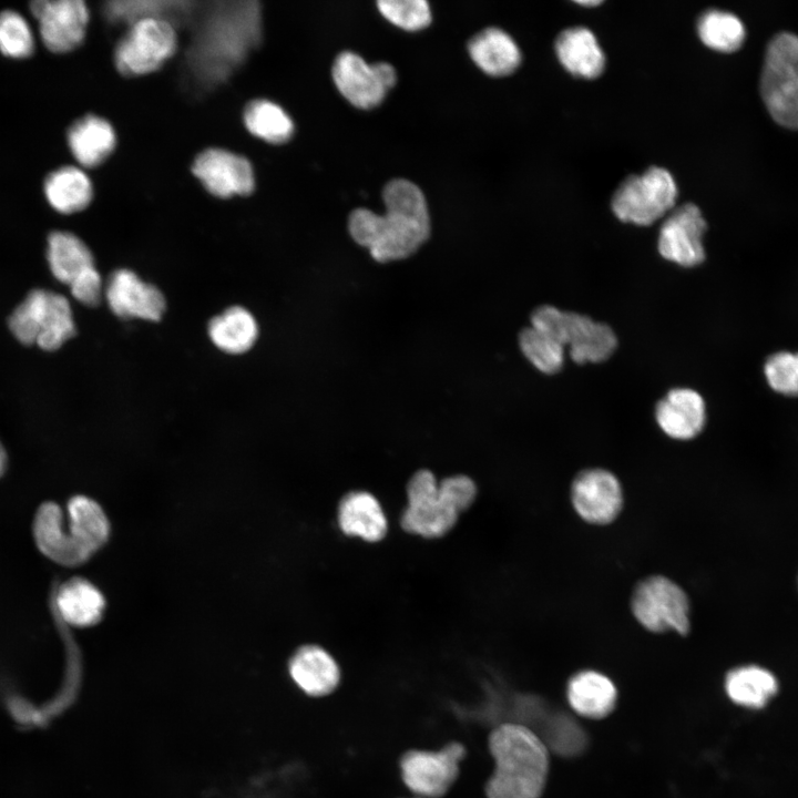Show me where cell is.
Listing matches in <instances>:
<instances>
[{
	"instance_id": "9a60e30c",
	"label": "cell",
	"mask_w": 798,
	"mask_h": 798,
	"mask_svg": "<svg viewBox=\"0 0 798 798\" xmlns=\"http://www.w3.org/2000/svg\"><path fill=\"white\" fill-rule=\"evenodd\" d=\"M30 10L38 20L44 45L63 53L76 48L84 39L89 10L82 0H35Z\"/></svg>"
},
{
	"instance_id": "ffe728a7",
	"label": "cell",
	"mask_w": 798,
	"mask_h": 798,
	"mask_svg": "<svg viewBox=\"0 0 798 798\" xmlns=\"http://www.w3.org/2000/svg\"><path fill=\"white\" fill-rule=\"evenodd\" d=\"M655 420L668 438L688 441L696 438L706 423L703 397L690 388L671 389L656 405Z\"/></svg>"
},
{
	"instance_id": "5b68a950",
	"label": "cell",
	"mask_w": 798,
	"mask_h": 798,
	"mask_svg": "<svg viewBox=\"0 0 798 798\" xmlns=\"http://www.w3.org/2000/svg\"><path fill=\"white\" fill-rule=\"evenodd\" d=\"M467 757L468 748L456 739L438 748H408L397 761L400 784L411 796L444 798L459 781Z\"/></svg>"
},
{
	"instance_id": "d590c367",
	"label": "cell",
	"mask_w": 798,
	"mask_h": 798,
	"mask_svg": "<svg viewBox=\"0 0 798 798\" xmlns=\"http://www.w3.org/2000/svg\"><path fill=\"white\" fill-rule=\"evenodd\" d=\"M548 745L562 756H575L586 745V736L581 726L564 714L552 716L544 726Z\"/></svg>"
},
{
	"instance_id": "8d00e7d4",
	"label": "cell",
	"mask_w": 798,
	"mask_h": 798,
	"mask_svg": "<svg viewBox=\"0 0 798 798\" xmlns=\"http://www.w3.org/2000/svg\"><path fill=\"white\" fill-rule=\"evenodd\" d=\"M377 7L392 24L408 31L427 28L431 22L430 7L424 0H379Z\"/></svg>"
},
{
	"instance_id": "7a4b0ae2",
	"label": "cell",
	"mask_w": 798,
	"mask_h": 798,
	"mask_svg": "<svg viewBox=\"0 0 798 798\" xmlns=\"http://www.w3.org/2000/svg\"><path fill=\"white\" fill-rule=\"evenodd\" d=\"M492 773L483 786L485 798H540L549 771L545 744L528 726L504 722L489 733Z\"/></svg>"
},
{
	"instance_id": "2e32d148",
	"label": "cell",
	"mask_w": 798,
	"mask_h": 798,
	"mask_svg": "<svg viewBox=\"0 0 798 798\" xmlns=\"http://www.w3.org/2000/svg\"><path fill=\"white\" fill-rule=\"evenodd\" d=\"M192 171L211 194L221 198L247 195L255 186L249 161L223 149H208L200 153Z\"/></svg>"
},
{
	"instance_id": "277c9868",
	"label": "cell",
	"mask_w": 798,
	"mask_h": 798,
	"mask_svg": "<svg viewBox=\"0 0 798 798\" xmlns=\"http://www.w3.org/2000/svg\"><path fill=\"white\" fill-rule=\"evenodd\" d=\"M259 10L255 2L227 10L207 25L196 50L201 70L213 80L222 79L256 44Z\"/></svg>"
},
{
	"instance_id": "4fadbf2b",
	"label": "cell",
	"mask_w": 798,
	"mask_h": 798,
	"mask_svg": "<svg viewBox=\"0 0 798 798\" xmlns=\"http://www.w3.org/2000/svg\"><path fill=\"white\" fill-rule=\"evenodd\" d=\"M331 75L342 96L364 110L378 106L397 82V73L391 64H369L351 51L340 52L336 57Z\"/></svg>"
},
{
	"instance_id": "b9f144b4",
	"label": "cell",
	"mask_w": 798,
	"mask_h": 798,
	"mask_svg": "<svg viewBox=\"0 0 798 798\" xmlns=\"http://www.w3.org/2000/svg\"><path fill=\"white\" fill-rule=\"evenodd\" d=\"M7 463H8L7 453L0 442V477L4 473V471L7 469Z\"/></svg>"
},
{
	"instance_id": "60d3db41",
	"label": "cell",
	"mask_w": 798,
	"mask_h": 798,
	"mask_svg": "<svg viewBox=\"0 0 798 798\" xmlns=\"http://www.w3.org/2000/svg\"><path fill=\"white\" fill-rule=\"evenodd\" d=\"M70 290L80 303L86 306H96L102 296L101 275L95 268L75 282Z\"/></svg>"
},
{
	"instance_id": "5bb4252c",
	"label": "cell",
	"mask_w": 798,
	"mask_h": 798,
	"mask_svg": "<svg viewBox=\"0 0 798 798\" xmlns=\"http://www.w3.org/2000/svg\"><path fill=\"white\" fill-rule=\"evenodd\" d=\"M707 228L702 211L686 203L669 212L658 234L661 256L682 267H695L705 259L703 235Z\"/></svg>"
},
{
	"instance_id": "4316f807",
	"label": "cell",
	"mask_w": 798,
	"mask_h": 798,
	"mask_svg": "<svg viewBox=\"0 0 798 798\" xmlns=\"http://www.w3.org/2000/svg\"><path fill=\"white\" fill-rule=\"evenodd\" d=\"M468 50L473 62L487 74L504 76L521 63V51L502 29L491 27L473 35Z\"/></svg>"
},
{
	"instance_id": "74e56055",
	"label": "cell",
	"mask_w": 798,
	"mask_h": 798,
	"mask_svg": "<svg viewBox=\"0 0 798 798\" xmlns=\"http://www.w3.org/2000/svg\"><path fill=\"white\" fill-rule=\"evenodd\" d=\"M764 375L774 391L785 396H798V351H778L770 355L765 361Z\"/></svg>"
},
{
	"instance_id": "44dd1931",
	"label": "cell",
	"mask_w": 798,
	"mask_h": 798,
	"mask_svg": "<svg viewBox=\"0 0 798 798\" xmlns=\"http://www.w3.org/2000/svg\"><path fill=\"white\" fill-rule=\"evenodd\" d=\"M336 516L346 536L376 543L388 533V519L380 501L365 490L347 492L338 502Z\"/></svg>"
},
{
	"instance_id": "f35d334b",
	"label": "cell",
	"mask_w": 798,
	"mask_h": 798,
	"mask_svg": "<svg viewBox=\"0 0 798 798\" xmlns=\"http://www.w3.org/2000/svg\"><path fill=\"white\" fill-rule=\"evenodd\" d=\"M168 2L158 1H113L108 4V16L114 21L134 22L145 18H161L157 13L163 12Z\"/></svg>"
},
{
	"instance_id": "7c38bea8",
	"label": "cell",
	"mask_w": 798,
	"mask_h": 798,
	"mask_svg": "<svg viewBox=\"0 0 798 798\" xmlns=\"http://www.w3.org/2000/svg\"><path fill=\"white\" fill-rule=\"evenodd\" d=\"M176 44V32L167 20L156 17L139 20L115 48L116 69L127 76L151 73L174 54Z\"/></svg>"
},
{
	"instance_id": "ba28073f",
	"label": "cell",
	"mask_w": 798,
	"mask_h": 798,
	"mask_svg": "<svg viewBox=\"0 0 798 798\" xmlns=\"http://www.w3.org/2000/svg\"><path fill=\"white\" fill-rule=\"evenodd\" d=\"M14 337L24 345L35 344L43 350L60 348L75 334L69 300L57 293L34 289L9 318Z\"/></svg>"
},
{
	"instance_id": "e0dca14e",
	"label": "cell",
	"mask_w": 798,
	"mask_h": 798,
	"mask_svg": "<svg viewBox=\"0 0 798 798\" xmlns=\"http://www.w3.org/2000/svg\"><path fill=\"white\" fill-rule=\"evenodd\" d=\"M105 297L111 310L124 319L157 321L165 310V298L162 293L155 286L140 279L132 270L124 268L110 275Z\"/></svg>"
},
{
	"instance_id": "8fae6325",
	"label": "cell",
	"mask_w": 798,
	"mask_h": 798,
	"mask_svg": "<svg viewBox=\"0 0 798 798\" xmlns=\"http://www.w3.org/2000/svg\"><path fill=\"white\" fill-rule=\"evenodd\" d=\"M569 502L574 514L592 526H607L617 521L625 507V490L620 478L603 467L580 470L569 487Z\"/></svg>"
},
{
	"instance_id": "4dcf8cb0",
	"label": "cell",
	"mask_w": 798,
	"mask_h": 798,
	"mask_svg": "<svg viewBox=\"0 0 798 798\" xmlns=\"http://www.w3.org/2000/svg\"><path fill=\"white\" fill-rule=\"evenodd\" d=\"M208 336L221 350L239 355L249 350L255 344L258 326L247 309L234 306L211 319Z\"/></svg>"
},
{
	"instance_id": "52a82bcc",
	"label": "cell",
	"mask_w": 798,
	"mask_h": 798,
	"mask_svg": "<svg viewBox=\"0 0 798 798\" xmlns=\"http://www.w3.org/2000/svg\"><path fill=\"white\" fill-rule=\"evenodd\" d=\"M763 100L780 124L798 129V35L776 33L767 44L760 76Z\"/></svg>"
},
{
	"instance_id": "30bf717a",
	"label": "cell",
	"mask_w": 798,
	"mask_h": 798,
	"mask_svg": "<svg viewBox=\"0 0 798 798\" xmlns=\"http://www.w3.org/2000/svg\"><path fill=\"white\" fill-rule=\"evenodd\" d=\"M677 197L672 174L658 166L625 178L612 197V209L626 223L647 226L671 212Z\"/></svg>"
},
{
	"instance_id": "8992f818",
	"label": "cell",
	"mask_w": 798,
	"mask_h": 798,
	"mask_svg": "<svg viewBox=\"0 0 798 798\" xmlns=\"http://www.w3.org/2000/svg\"><path fill=\"white\" fill-rule=\"evenodd\" d=\"M531 326L555 338L576 364L602 362L617 347L613 329L574 311H564L551 305H542L531 314Z\"/></svg>"
},
{
	"instance_id": "e575fe53",
	"label": "cell",
	"mask_w": 798,
	"mask_h": 798,
	"mask_svg": "<svg viewBox=\"0 0 798 798\" xmlns=\"http://www.w3.org/2000/svg\"><path fill=\"white\" fill-rule=\"evenodd\" d=\"M34 50L33 32L22 14L13 10L0 13V51L10 58H25Z\"/></svg>"
},
{
	"instance_id": "7bdbcfd3",
	"label": "cell",
	"mask_w": 798,
	"mask_h": 798,
	"mask_svg": "<svg viewBox=\"0 0 798 798\" xmlns=\"http://www.w3.org/2000/svg\"><path fill=\"white\" fill-rule=\"evenodd\" d=\"M577 3H580V4H582V6L592 7V6L600 4L601 1H598V0H584V1H577Z\"/></svg>"
},
{
	"instance_id": "cb8c5ba5",
	"label": "cell",
	"mask_w": 798,
	"mask_h": 798,
	"mask_svg": "<svg viewBox=\"0 0 798 798\" xmlns=\"http://www.w3.org/2000/svg\"><path fill=\"white\" fill-rule=\"evenodd\" d=\"M555 52L562 65L575 76L593 79L604 69V53L594 33L585 27L563 30L555 40Z\"/></svg>"
},
{
	"instance_id": "d6a6232c",
	"label": "cell",
	"mask_w": 798,
	"mask_h": 798,
	"mask_svg": "<svg viewBox=\"0 0 798 798\" xmlns=\"http://www.w3.org/2000/svg\"><path fill=\"white\" fill-rule=\"evenodd\" d=\"M700 40L718 51H734L745 39V25L734 13L719 9L705 11L697 23Z\"/></svg>"
},
{
	"instance_id": "836d02e7",
	"label": "cell",
	"mask_w": 798,
	"mask_h": 798,
	"mask_svg": "<svg viewBox=\"0 0 798 798\" xmlns=\"http://www.w3.org/2000/svg\"><path fill=\"white\" fill-rule=\"evenodd\" d=\"M519 346L523 356L542 374L553 375L563 367L565 347L538 328H523L519 334Z\"/></svg>"
},
{
	"instance_id": "f546056e",
	"label": "cell",
	"mask_w": 798,
	"mask_h": 798,
	"mask_svg": "<svg viewBox=\"0 0 798 798\" xmlns=\"http://www.w3.org/2000/svg\"><path fill=\"white\" fill-rule=\"evenodd\" d=\"M44 193L49 204L62 214L84 209L93 196L89 176L79 167L62 166L51 172L44 181Z\"/></svg>"
},
{
	"instance_id": "7402d4cb",
	"label": "cell",
	"mask_w": 798,
	"mask_h": 798,
	"mask_svg": "<svg viewBox=\"0 0 798 798\" xmlns=\"http://www.w3.org/2000/svg\"><path fill=\"white\" fill-rule=\"evenodd\" d=\"M34 541L40 552L63 566H76L89 559L73 541L60 505L42 503L34 515Z\"/></svg>"
},
{
	"instance_id": "ac0fdd59",
	"label": "cell",
	"mask_w": 798,
	"mask_h": 798,
	"mask_svg": "<svg viewBox=\"0 0 798 798\" xmlns=\"http://www.w3.org/2000/svg\"><path fill=\"white\" fill-rule=\"evenodd\" d=\"M288 673L295 685L307 696H332L341 683V668L335 656L317 644L298 647L288 663Z\"/></svg>"
},
{
	"instance_id": "603a6c76",
	"label": "cell",
	"mask_w": 798,
	"mask_h": 798,
	"mask_svg": "<svg viewBox=\"0 0 798 798\" xmlns=\"http://www.w3.org/2000/svg\"><path fill=\"white\" fill-rule=\"evenodd\" d=\"M566 695L579 715L596 719L612 712L617 690L607 675L595 669H582L570 677Z\"/></svg>"
},
{
	"instance_id": "d6986e66",
	"label": "cell",
	"mask_w": 798,
	"mask_h": 798,
	"mask_svg": "<svg viewBox=\"0 0 798 798\" xmlns=\"http://www.w3.org/2000/svg\"><path fill=\"white\" fill-rule=\"evenodd\" d=\"M50 605L53 617L65 626L89 627L101 620L105 598L92 582L75 576L53 587Z\"/></svg>"
},
{
	"instance_id": "9c48e42d",
	"label": "cell",
	"mask_w": 798,
	"mask_h": 798,
	"mask_svg": "<svg viewBox=\"0 0 798 798\" xmlns=\"http://www.w3.org/2000/svg\"><path fill=\"white\" fill-rule=\"evenodd\" d=\"M406 497L407 504L400 516L405 532L433 540L447 535L457 525L461 513L430 470L420 469L410 477Z\"/></svg>"
},
{
	"instance_id": "83f0119b",
	"label": "cell",
	"mask_w": 798,
	"mask_h": 798,
	"mask_svg": "<svg viewBox=\"0 0 798 798\" xmlns=\"http://www.w3.org/2000/svg\"><path fill=\"white\" fill-rule=\"evenodd\" d=\"M724 686L733 703L749 709L764 708L779 689L776 676L754 664L730 669L725 676Z\"/></svg>"
},
{
	"instance_id": "484cf974",
	"label": "cell",
	"mask_w": 798,
	"mask_h": 798,
	"mask_svg": "<svg viewBox=\"0 0 798 798\" xmlns=\"http://www.w3.org/2000/svg\"><path fill=\"white\" fill-rule=\"evenodd\" d=\"M68 144L74 158L84 167H94L113 152L116 136L103 117L88 114L76 120L68 131Z\"/></svg>"
},
{
	"instance_id": "3957f363",
	"label": "cell",
	"mask_w": 798,
	"mask_h": 798,
	"mask_svg": "<svg viewBox=\"0 0 798 798\" xmlns=\"http://www.w3.org/2000/svg\"><path fill=\"white\" fill-rule=\"evenodd\" d=\"M630 613L636 624L652 634L692 631V603L687 591L673 577L653 573L640 579L631 590Z\"/></svg>"
},
{
	"instance_id": "ee69618b",
	"label": "cell",
	"mask_w": 798,
	"mask_h": 798,
	"mask_svg": "<svg viewBox=\"0 0 798 798\" xmlns=\"http://www.w3.org/2000/svg\"><path fill=\"white\" fill-rule=\"evenodd\" d=\"M397 798H420V797H416V796H410V797H409V796H405V797H397Z\"/></svg>"
},
{
	"instance_id": "6da1fadb",
	"label": "cell",
	"mask_w": 798,
	"mask_h": 798,
	"mask_svg": "<svg viewBox=\"0 0 798 798\" xmlns=\"http://www.w3.org/2000/svg\"><path fill=\"white\" fill-rule=\"evenodd\" d=\"M382 200L386 206L382 215L367 208H357L350 213L349 234L378 263L408 258L430 236L426 197L415 183L395 178L385 185Z\"/></svg>"
},
{
	"instance_id": "1f68e13d",
	"label": "cell",
	"mask_w": 798,
	"mask_h": 798,
	"mask_svg": "<svg viewBox=\"0 0 798 798\" xmlns=\"http://www.w3.org/2000/svg\"><path fill=\"white\" fill-rule=\"evenodd\" d=\"M244 123L252 134L274 144L287 142L294 133L293 120L284 109L264 99L248 103Z\"/></svg>"
},
{
	"instance_id": "ab89813d",
	"label": "cell",
	"mask_w": 798,
	"mask_h": 798,
	"mask_svg": "<svg viewBox=\"0 0 798 798\" xmlns=\"http://www.w3.org/2000/svg\"><path fill=\"white\" fill-rule=\"evenodd\" d=\"M439 485L460 513L467 511L478 497L475 482L466 474L446 477L439 481Z\"/></svg>"
},
{
	"instance_id": "f1b7e54d",
	"label": "cell",
	"mask_w": 798,
	"mask_h": 798,
	"mask_svg": "<svg viewBox=\"0 0 798 798\" xmlns=\"http://www.w3.org/2000/svg\"><path fill=\"white\" fill-rule=\"evenodd\" d=\"M47 256L53 276L69 287L95 269L89 247L69 232L59 231L50 234Z\"/></svg>"
},
{
	"instance_id": "d4e9b609",
	"label": "cell",
	"mask_w": 798,
	"mask_h": 798,
	"mask_svg": "<svg viewBox=\"0 0 798 798\" xmlns=\"http://www.w3.org/2000/svg\"><path fill=\"white\" fill-rule=\"evenodd\" d=\"M66 525L73 541L90 559L110 535V522L104 510L95 500L75 495L66 504Z\"/></svg>"
}]
</instances>
